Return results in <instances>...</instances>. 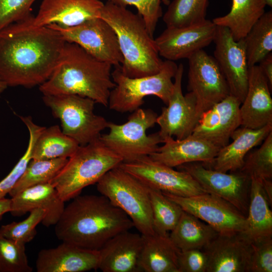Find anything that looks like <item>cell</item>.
I'll return each instance as SVG.
<instances>
[{"label": "cell", "mask_w": 272, "mask_h": 272, "mask_svg": "<svg viewBox=\"0 0 272 272\" xmlns=\"http://www.w3.org/2000/svg\"><path fill=\"white\" fill-rule=\"evenodd\" d=\"M182 209L212 227L219 234L242 232L246 216L224 199L206 192L184 197L162 192Z\"/></svg>", "instance_id": "cell-13"}, {"label": "cell", "mask_w": 272, "mask_h": 272, "mask_svg": "<svg viewBox=\"0 0 272 272\" xmlns=\"http://www.w3.org/2000/svg\"><path fill=\"white\" fill-rule=\"evenodd\" d=\"M262 184L267 199L271 206L272 203V182L271 179H265L262 181Z\"/></svg>", "instance_id": "cell-45"}, {"label": "cell", "mask_w": 272, "mask_h": 272, "mask_svg": "<svg viewBox=\"0 0 272 272\" xmlns=\"http://www.w3.org/2000/svg\"><path fill=\"white\" fill-rule=\"evenodd\" d=\"M113 4L126 7L134 6L143 18L150 35L153 37L157 24L162 16L161 0H107Z\"/></svg>", "instance_id": "cell-40"}, {"label": "cell", "mask_w": 272, "mask_h": 272, "mask_svg": "<svg viewBox=\"0 0 272 272\" xmlns=\"http://www.w3.org/2000/svg\"><path fill=\"white\" fill-rule=\"evenodd\" d=\"M149 189L155 232L168 234L176 225L183 210L161 191Z\"/></svg>", "instance_id": "cell-35"}, {"label": "cell", "mask_w": 272, "mask_h": 272, "mask_svg": "<svg viewBox=\"0 0 272 272\" xmlns=\"http://www.w3.org/2000/svg\"><path fill=\"white\" fill-rule=\"evenodd\" d=\"M99 250L62 242L57 247L41 250L37 255V272H84L98 269Z\"/></svg>", "instance_id": "cell-22"}, {"label": "cell", "mask_w": 272, "mask_h": 272, "mask_svg": "<svg viewBox=\"0 0 272 272\" xmlns=\"http://www.w3.org/2000/svg\"><path fill=\"white\" fill-rule=\"evenodd\" d=\"M213 42L214 58L227 83L230 95L242 103L248 82V68L243 39L235 41L228 28L217 26Z\"/></svg>", "instance_id": "cell-15"}, {"label": "cell", "mask_w": 272, "mask_h": 272, "mask_svg": "<svg viewBox=\"0 0 272 272\" xmlns=\"http://www.w3.org/2000/svg\"><path fill=\"white\" fill-rule=\"evenodd\" d=\"M112 65L100 61L77 44L65 42L49 78L39 86L43 95L74 94L105 107L115 84Z\"/></svg>", "instance_id": "cell-3"}, {"label": "cell", "mask_w": 272, "mask_h": 272, "mask_svg": "<svg viewBox=\"0 0 272 272\" xmlns=\"http://www.w3.org/2000/svg\"><path fill=\"white\" fill-rule=\"evenodd\" d=\"M143 236L129 230L108 240L99 250L98 269L103 272L141 271L139 260Z\"/></svg>", "instance_id": "cell-23"}, {"label": "cell", "mask_w": 272, "mask_h": 272, "mask_svg": "<svg viewBox=\"0 0 272 272\" xmlns=\"http://www.w3.org/2000/svg\"><path fill=\"white\" fill-rule=\"evenodd\" d=\"M162 2L166 5H168L169 4L170 1L169 0H162Z\"/></svg>", "instance_id": "cell-48"}, {"label": "cell", "mask_w": 272, "mask_h": 272, "mask_svg": "<svg viewBox=\"0 0 272 272\" xmlns=\"http://www.w3.org/2000/svg\"><path fill=\"white\" fill-rule=\"evenodd\" d=\"M122 159L99 140L80 146L50 183L65 202L80 195L87 186L97 183Z\"/></svg>", "instance_id": "cell-5"}, {"label": "cell", "mask_w": 272, "mask_h": 272, "mask_svg": "<svg viewBox=\"0 0 272 272\" xmlns=\"http://www.w3.org/2000/svg\"><path fill=\"white\" fill-rule=\"evenodd\" d=\"M36 0H0V30L31 14Z\"/></svg>", "instance_id": "cell-41"}, {"label": "cell", "mask_w": 272, "mask_h": 272, "mask_svg": "<svg viewBox=\"0 0 272 272\" xmlns=\"http://www.w3.org/2000/svg\"><path fill=\"white\" fill-rule=\"evenodd\" d=\"M271 131L272 124L258 129L239 126L231 135L232 142L221 148L210 163L202 164L206 167L222 172L239 171L248 152L261 143Z\"/></svg>", "instance_id": "cell-25"}, {"label": "cell", "mask_w": 272, "mask_h": 272, "mask_svg": "<svg viewBox=\"0 0 272 272\" xmlns=\"http://www.w3.org/2000/svg\"><path fill=\"white\" fill-rule=\"evenodd\" d=\"M217 26L209 20L181 27H167L154 39L160 56L175 61L188 58L213 42Z\"/></svg>", "instance_id": "cell-17"}, {"label": "cell", "mask_w": 272, "mask_h": 272, "mask_svg": "<svg viewBox=\"0 0 272 272\" xmlns=\"http://www.w3.org/2000/svg\"><path fill=\"white\" fill-rule=\"evenodd\" d=\"M42 100L61 123L63 133L84 146L99 140L107 128L104 117L94 113L96 102L91 99L74 94L43 95Z\"/></svg>", "instance_id": "cell-9"}, {"label": "cell", "mask_w": 272, "mask_h": 272, "mask_svg": "<svg viewBox=\"0 0 272 272\" xmlns=\"http://www.w3.org/2000/svg\"><path fill=\"white\" fill-rule=\"evenodd\" d=\"M248 66L259 63L272 50V11L264 13L243 38Z\"/></svg>", "instance_id": "cell-32"}, {"label": "cell", "mask_w": 272, "mask_h": 272, "mask_svg": "<svg viewBox=\"0 0 272 272\" xmlns=\"http://www.w3.org/2000/svg\"><path fill=\"white\" fill-rule=\"evenodd\" d=\"M47 26L58 31L65 42L78 44L100 61L115 67H120L123 62L117 35L111 26L100 17L71 27L55 24Z\"/></svg>", "instance_id": "cell-11"}, {"label": "cell", "mask_w": 272, "mask_h": 272, "mask_svg": "<svg viewBox=\"0 0 272 272\" xmlns=\"http://www.w3.org/2000/svg\"><path fill=\"white\" fill-rule=\"evenodd\" d=\"M80 145L63 133L57 125L42 129L33 147L31 159L69 158Z\"/></svg>", "instance_id": "cell-31"}, {"label": "cell", "mask_w": 272, "mask_h": 272, "mask_svg": "<svg viewBox=\"0 0 272 272\" xmlns=\"http://www.w3.org/2000/svg\"><path fill=\"white\" fill-rule=\"evenodd\" d=\"M104 4L100 0H42L33 22L40 27H74L100 17Z\"/></svg>", "instance_id": "cell-20"}, {"label": "cell", "mask_w": 272, "mask_h": 272, "mask_svg": "<svg viewBox=\"0 0 272 272\" xmlns=\"http://www.w3.org/2000/svg\"><path fill=\"white\" fill-rule=\"evenodd\" d=\"M250 179L254 178L262 181L272 178V131L261 146L249 153L244 159V164L239 170Z\"/></svg>", "instance_id": "cell-36"}, {"label": "cell", "mask_w": 272, "mask_h": 272, "mask_svg": "<svg viewBox=\"0 0 272 272\" xmlns=\"http://www.w3.org/2000/svg\"><path fill=\"white\" fill-rule=\"evenodd\" d=\"M34 16L0 30V79L8 86L32 88L50 76L65 41L49 26L34 25Z\"/></svg>", "instance_id": "cell-1"}, {"label": "cell", "mask_w": 272, "mask_h": 272, "mask_svg": "<svg viewBox=\"0 0 272 272\" xmlns=\"http://www.w3.org/2000/svg\"><path fill=\"white\" fill-rule=\"evenodd\" d=\"M183 65L180 63L174 77L172 93L166 107L162 108L156 120L158 131L163 141L168 137L181 140L192 134L198 120L196 111V102L193 95H184L182 91Z\"/></svg>", "instance_id": "cell-16"}, {"label": "cell", "mask_w": 272, "mask_h": 272, "mask_svg": "<svg viewBox=\"0 0 272 272\" xmlns=\"http://www.w3.org/2000/svg\"><path fill=\"white\" fill-rule=\"evenodd\" d=\"M69 158L31 159L23 174L9 194L13 197L24 189L38 184L49 183L62 169Z\"/></svg>", "instance_id": "cell-33"}, {"label": "cell", "mask_w": 272, "mask_h": 272, "mask_svg": "<svg viewBox=\"0 0 272 272\" xmlns=\"http://www.w3.org/2000/svg\"><path fill=\"white\" fill-rule=\"evenodd\" d=\"M120 67H115L111 73L115 86L109 98L110 109L120 113L132 112L140 108L144 98L149 96H157L167 105L174 87L172 80L178 68L174 61H163L158 73L139 78L124 75Z\"/></svg>", "instance_id": "cell-7"}, {"label": "cell", "mask_w": 272, "mask_h": 272, "mask_svg": "<svg viewBox=\"0 0 272 272\" xmlns=\"http://www.w3.org/2000/svg\"><path fill=\"white\" fill-rule=\"evenodd\" d=\"M143 245L139 260L142 271L179 272L178 258L180 250L168 234L143 236Z\"/></svg>", "instance_id": "cell-27"}, {"label": "cell", "mask_w": 272, "mask_h": 272, "mask_svg": "<svg viewBox=\"0 0 272 272\" xmlns=\"http://www.w3.org/2000/svg\"><path fill=\"white\" fill-rule=\"evenodd\" d=\"M163 143V146L149 156L156 162L173 168L190 162L209 163L220 149L192 134L181 140L168 137Z\"/></svg>", "instance_id": "cell-24"}, {"label": "cell", "mask_w": 272, "mask_h": 272, "mask_svg": "<svg viewBox=\"0 0 272 272\" xmlns=\"http://www.w3.org/2000/svg\"><path fill=\"white\" fill-rule=\"evenodd\" d=\"M133 227L130 218L105 196L79 195L64 207L55 233L62 242L99 250L112 237Z\"/></svg>", "instance_id": "cell-2"}, {"label": "cell", "mask_w": 272, "mask_h": 272, "mask_svg": "<svg viewBox=\"0 0 272 272\" xmlns=\"http://www.w3.org/2000/svg\"><path fill=\"white\" fill-rule=\"evenodd\" d=\"M97 189L131 220L143 236L155 232L149 187L119 166L108 171Z\"/></svg>", "instance_id": "cell-6"}, {"label": "cell", "mask_w": 272, "mask_h": 272, "mask_svg": "<svg viewBox=\"0 0 272 272\" xmlns=\"http://www.w3.org/2000/svg\"><path fill=\"white\" fill-rule=\"evenodd\" d=\"M203 250L207 272H249L252 245L241 233L219 234Z\"/></svg>", "instance_id": "cell-19"}, {"label": "cell", "mask_w": 272, "mask_h": 272, "mask_svg": "<svg viewBox=\"0 0 272 272\" xmlns=\"http://www.w3.org/2000/svg\"><path fill=\"white\" fill-rule=\"evenodd\" d=\"M208 259L203 249L181 251L179 255V272H207Z\"/></svg>", "instance_id": "cell-43"}, {"label": "cell", "mask_w": 272, "mask_h": 272, "mask_svg": "<svg viewBox=\"0 0 272 272\" xmlns=\"http://www.w3.org/2000/svg\"><path fill=\"white\" fill-rule=\"evenodd\" d=\"M158 115L151 109L139 108L122 124L109 122V132L100 137L101 142L119 156L123 162H130L155 152L163 141L158 131L148 135L147 131L156 123Z\"/></svg>", "instance_id": "cell-8"}, {"label": "cell", "mask_w": 272, "mask_h": 272, "mask_svg": "<svg viewBox=\"0 0 272 272\" xmlns=\"http://www.w3.org/2000/svg\"><path fill=\"white\" fill-rule=\"evenodd\" d=\"M25 245L0 235V272H31Z\"/></svg>", "instance_id": "cell-38"}, {"label": "cell", "mask_w": 272, "mask_h": 272, "mask_svg": "<svg viewBox=\"0 0 272 272\" xmlns=\"http://www.w3.org/2000/svg\"><path fill=\"white\" fill-rule=\"evenodd\" d=\"M100 18L114 30L123 56L120 69L130 78L153 75L161 70L160 58L155 39L149 33L142 17L128 10L107 1Z\"/></svg>", "instance_id": "cell-4"}, {"label": "cell", "mask_w": 272, "mask_h": 272, "mask_svg": "<svg viewBox=\"0 0 272 272\" xmlns=\"http://www.w3.org/2000/svg\"><path fill=\"white\" fill-rule=\"evenodd\" d=\"M267 81L259 65L248 68L247 91L240 106L241 126L258 129L272 124V98Z\"/></svg>", "instance_id": "cell-21"}, {"label": "cell", "mask_w": 272, "mask_h": 272, "mask_svg": "<svg viewBox=\"0 0 272 272\" xmlns=\"http://www.w3.org/2000/svg\"><path fill=\"white\" fill-rule=\"evenodd\" d=\"M249 272L272 271V237L251 243Z\"/></svg>", "instance_id": "cell-42"}, {"label": "cell", "mask_w": 272, "mask_h": 272, "mask_svg": "<svg viewBox=\"0 0 272 272\" xmlns=\"http://www.w3.org/2000/svg\"><path fill=\"white\" fill-rule=\"evenodd\" d=\"M241 104L236 97L228 96L200 115L192 134L220 149L225 146L234 131L241 126Z\"/></svg>", "instance_id": "cell-18"}, {"label": "cell", "mask_w": 272, "mask_h": 272, "mask_svg": "<svg viewBox=\"0 0 272 272\" xmlns=\"http://www.w3.org/2000/svg\"><path fill=\"white\" fill-rule=\"evenodd\" d=\"M170 232V239L180 251L203 249L219 234L209 224L184 211Z\"/></svg>", "instance_id": "cell-29"}, {"label": "cell", "mask_w": 272, "mask_h": 272, "mask_svg": "<svg viewBox=\"0 0 272 272\" xmlns=\"http://www.w3.org/2000/svg\"><path fill=\"white\" fill-rule=\"evenodd\" d=\"M193 177L207 192L229 202L246 217L250 188V178L240 171L222 172L206 167L202 162L187 163L177 167Z\"/></svg>", "instance_id": "cell-14"}, {"label": "cell", "mask_w": 272, "mask_h": 272, "mask_svg": "<svg viewBox=\"0 0 272 272\" xmlns=\"http://www.w3.org/2000/svg\"><path fill=\"white\" fill-rule=\"evenodd\" d=\"M262 181L251 179L249 203L241 234L251 243L272 237V212Z\"/></svg>", "instance_id": "cell-28"}, {"label": "cell", "mask_w": 272, "mask_h": 272, "mask_svg": "<svg viewBox=\"0 0 272 272\" xmlns=\"http://www.w3.org/2000/svg\"><path fill=\"white\" fill-rule=\"evenodd\" d=\"M259 66L265 77L270 90L272 88V54H267L259 62Z\"/></svg>", "instance_id": "cell-44"}, {"label": "cell", "mask_w": 272, "mask_h": 272, "mask_svg": "<svg viewBox=\"0 0 272 272\" xmlns=\"http://www.w3.org/2000/svg\"><path fill=\"white\" fill-rule=\"evenodd\" d=\"M187 59V89L195 98L199 119L203 112L230 95V91L214 57L201 49Z\"/></svg>", "instance_id": "cell-10"}, {"label": "cell", "mask_w": 272, "mask_h": 272, "mask_svg": "<svg viewBox=\"0 0 272 272\" xmlns=\"http://www.w3.org/2000/svg\"><path fill=\"white\" fill-rule=\"evenodd\" d=\"M10 213L21 216L36 208L45 210L41 223L46 227L55 225L64 209V201L50 183L38 184L27 188L11 197Z\"/></svg>", "instance_id": "cell-26"}, {"label": "cell", "mask_w": 272, "mask_h": 272, "mask_svg": "<svg viewBox=\"0 0 272 272\" xmlns=\"http://www.w3.org/2000/svg\"><path fill=\"white\" fill-rule=\"evenodd\" d=\"M231 10L225 16L213 20L218 26L228 29L234 40L243 39L253 25L264 13L262 0H232Z\"/></svg>", "instance_id": "cell-30"}, {"label": "cell", "mask_w": 272, "mask_h": 272, "mask_svg": "<svg viewBox=\"0 0 272 272\" xmlns=\"http://www.w3.org/2000/svg\"><path fill=\"white\" fill-rule=\"evenodd\" d=\"M266 5L270 7H272V0H262Z\"/></svg>", "instance_id": "cell-47"}, {"label": "cell", "mask_w": 272, "mask_h": 272, "mask_svg": "<svg viewBox=\"0 0 272 272\" xmlns=\"http://www.w3.org/2000/svg\"><path fill=\"white\" fill-rule=\"evenodd\" d=\"M11 207V199L5 197L0 199V220L2 219L3 215L10 212Z\"/></svg>", "instance_id": "cell-46"}, {"label": "cell", "mask_w": 272, "mask_h": 272, "mask_svg": "<svg viewBox=\"0 0 272 272\" xmlns=\"http://www.w3.org/2000/svg\"><path fill=\"white\" fill-rule=\"evenodd\" d=\"M208 0H173L163 16L167 27H181L206 20Z\"/></svg>", "instance_id": "cell-34"}, {"label": "cell", "mask_w": 272, "mask_h": 272, "mask_svg": "<svg viewBox=\"0 0 272 272\" xmlns=\"http://www.w3.org/2000/svg\"><path fill=\"white\" fill-rule=\"evenodd\" d=\"M30 212L29 216L21 222L2 225L0 227V235L25 245L31 241L37 233L36 227L41 223L46 212L41 208L34 209Z\"/></svg>", "instance_id": "cell-39"}, {"label": "cell", "mask_w": 272, "mask_h": 272, "mask_svg": "<svg viewBox=\"0 0 272 272\" xmlns=\"http://www.w3.org/2000/svg\"><path fill=\"white\" fill-rule=\"evenodd\" d=\"M27 126L29 139L28 147L23 156L20 158L11 171L0 181V199L9 194L23 174L28 164L31 160L34 144L44 127L35 124L30 116H20Z\"/></svg>", "instance_id": "cell-37"}, {"label": "cell", "mask_w": 272, "mask_h": 272, "mask_svg": "<svg viewBox=\"0 0 272 272\" xmlns=\"http://www.w3.org/2000/svg\"><path fill=\"white\" fill-rule=\"evenodd\" d=\"M118 166L148 187L163 192L184 197L207 192L188 173L174 170L152 160L149 156L130 162H122Z\"/></svg>", "instance_id": "cell-12"}]
</instances>
